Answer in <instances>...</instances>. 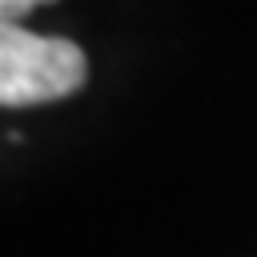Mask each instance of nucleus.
<instances>
[{
  "label": "nucleus",
  "instance_id": "1",
  "mask_svg": "<svg viewBox=\"0 0 257 257\" xmlns=\"http://www.w3.org/2000/svg\"><path fill=\"white\" fill-rule=\"evenodd\" d=\"M88 80L84 48L64 36H36L20 24H0V104L32 108L64 100Z\"/></svg>",
  "mask_w": 257,
  "mask_h": 257
},
{
  "label": "nucleus",
  "instance_id": "2",
  "mask_svg": "<svg viewBox=\"0 0 257 257\" xmlns=\"http://www.w3.org/2000/svg\"><path fill=\"white\" fill-rule=\"evenodd\" d=\"M40 4H56V0H0V20L4 24H20V16H28Z\"/></svg>",
  "mask_w": 257,
  "mask_h": 257
}]
</instances>
